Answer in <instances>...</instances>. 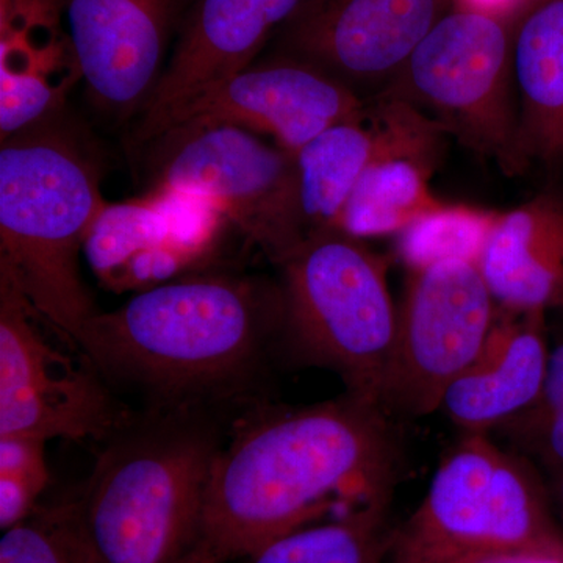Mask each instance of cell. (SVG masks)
Masks as SVG:
<instances>
[{
    "label": "cell",
    "instance_id": "obj_26",
    "mask_svg": "<svg viewBox=\"0 0 563 563\" xmlns=\"http://www.w3.org/2000/svg\"><path fill=\"white\" fill-rule=\"evenodd\" d=\"M46 440L0 437V528H13L40 506L49 484Z\"/></svg>",
    "mask_w": 563,
    "mask_h": 563
},
{
    "label": "cell",
    "instance_id": "obj_19",
    "mask_svg": "<svg viewBox=\"0 0 563 563\" xmlns=\"http://www.w3.org/2000/svg\"><path fill=\"white\" fill-rule=\"evenodd\" d=\"M496 303L510 310L563 309V187L550 184L496 213L477 258Z\"/></svg>",
    "mask_w": 563,
    "mask_h": 563
},
{
    "label": "cell",
    "instance_id": "obj_1",
    "mask_svg": "<svg viewBox=\"0 0 563 563\" xmlns=\"http://www.w3.org/2000/svg\"><path fill=\"white\" fill-rule=\"evenodd\" d=\"M233 426L211 468L188 563L240 561L303 526L393 498L399 448L380 404L344 393Z\"/></svg>",
    "mask_w": 563,
    "mask_h": 563
},
{
    "label": "cell",
    "instance_id": "obj_5",
    "mask_svg": "<svg viewBox=\"0 0 563 563\" xmlns=\"http://www.w3.org/2000/svg\"><path fill=\"white\" fill-rule=\"evenodd\" d=\"M279 266L282 331L292 350L339 374L350 395L383 406L398 317L387 258L331 229L307 235Z\"/></svg>",
    "mask_w": 563,
    "mask_h": 563
},
{
    "label": "cell",
    "instance_id": "obj_8",
    "mask_svg": "<svg viewBox=\"0 0 563 563\" xmlns=\"http://www.w3.org/2000/svg\"><path fill=\"white\" fill-rule=\"evenodd\" d=\"M147 190L196 196L280 265L306 239L296 154L235 125L174 129L154 141Z\"/></svg>",
    "mask_w": 563,
    "mask_h": 563
},
{
    "label": "cell",
    "instance_id": "obj_4",
    "mask_svg": "<svg viewBox=\"0 0 563 563\" xmlns=\"http://www.w3.org/2000/svg\"><path fill=\"white\" fill-rule=\"evenodd\" d=\"M95 146L65 111L0 147V269L43 321L76 346L98 313L79 261L107 206Z\"/></svg>",
    "mask_w": 563,
    "mask_h": 563
},
{
    "label": "cell",
    "instance_id": "obj_27",
    "mask_svg": "<svg viewBox=\"0 0 563 563\" xmlns=\"http://www.w3.org/2000/svg\"><path fill=\"white\" fill-rule=\"evenodd\" d=\"M385 563H563V554L531 550H435L391 543Z\"/></svg>",
    "mask_w": 563,
    "mask_h": 563
},
{
    "label": "cell",
    "instance_id": "obj_13",
    "mask_svg": "<svg viewBox=\"0 0 563 563\" xmlns=\"http://www.w3.org/2000/svg\"><path fill=\"white\" fill-rule=\"evenodd\" d=\"M228 229H233L228 218L203 199L147 190L129 201L107 202L85 254L111 290L143 291L207 262Z\"/></svg>",
    "mask_w": 563,
    "mask_h": 563
},
{
    "label": "cell",
    "instance_id": "obj_14",
    "mask_svg": "<svg viewBox=\"0 0 563 563\" xmlns=\"http://www.w3.org/2000/svg\"><path fill=\"white\" fill-rule=\"evenodd\" d=\"M187 0H60L91 106L125 122L146 109Z\"/></svg>",
    "mask_w": 563,
    "mask_h": 563
},
{
    "label": "cell",
    "instance_id": "obj_21",
    "mask_svg": "<svg viewBox=\"0 0 563 563\" xmlns=\"http://www.w3.org/2000/svg\"><path fill=\"white\" fill-rule=\"evenodd\" d=\"M390 125L385 98L314 136L296 152L306 233L331 231L355 184L383 150Z\"/></svg>",
    "mask_w": 563,
    "mask_h": 563
},
{
    "label": "cell",
    "instance_id": "obj_18",
    "mask_svg": "<svg viewBox=\"0 0 563 563\" xmlns=\"http://www.w3.org/2000/svg\"><path fill=\"white\" fill-rule=\"evenodd\" d=\"M60 0H0V136L2 141L65 111L81 79Z\"/></svg>",
    "mask_w": 563,
    "mask_h": 563
},
{
    "label": "cell",
    "instance_id": "obj_6",
    "mask_svg": "<svg viewBox=\"0 0 563 563\" xmlns=\"http://www.w3.org/2000/svg\"><path fill=\"white\" fill-rule=\"evenodd\" d=\"M515 16L453 7L379 95L431 114L462 147L496 163L507 177L525 176L518 157Z\"/></svg>",
    "mask_w": 563,
    "mask_h": 563
},
{
    "label": "cell",
    "instance_id": "obj_16",
    "mask_svg": "<svg viewBox=\"0 0 563 563\" xmlns=\"http://www.w3.org/2000/svg\"><path fill=\"white\" fill-rule=\"evenodd\" d=\"M385 99L390 109L387 140L355 184L335 224V231L361 240L395 239L448 206L432 191L431 179L453 136L412 103Z\"/></svg>",
    "mask_w": 563,
    "mask_h": 563
},
{
    "label": "cell",
    "instance_id": "obj_3",
    "mask_svg": "<svg viewBox=\"0 0 563 563\" xmlns=\"http://www.w3.org/2000/svg\"><path fill=\"white\" fill-rule=\"evenodd\" d=\"M210 409H150L110 437L68 499L96 563H188L225 440Z\"/></svg>",
    "mask_w": 563,
    "mask_h": 563
},
{
    "label": "cell",
    "instance_id": "obj_22",
    "mask_svg": "<svg viewBox=\"0 0 563 563\" xmlns=\"http://www.w3.org/2000/svg\"><path fill=\"white\" fill-rule=\"evenodd\" d=\"M391 498L377 499L263 544L247 563H385L395 526Z\"/></svg>",
    "mask_w": 563,
    "mask_h": 563
},
{
    "label": "cell",
    "instance_id": "obj_23",
    "mask_svg": "<svg viewBox=\"0 0 563 563\" xmlns=\"http://www.w3.org/2000/svg\"><path fill=\"white\" fill-rule=\"evenodd\" d=\"M498 210L448 202L395 236V252L406 269L448 258L477 262Z\"/></svg>",
    "mask_w": 563,
    "mask_h": 563
},
{
    "label": "cell",
    "instance_id": "obj_25",
    "mask_svg": "<svg viewBox=\"0 0 563 563\" xmlns=\"http://www.w3.org/2000/svg\"><path fill=\"white\" fill-rule=\"evenodd\" d=\"M0 563H96L68 499L40 506L3 531Z\"/></svg>",
    "mask_w": 563,
    "mask_h": 563
},
{
    "label": "cell",
    "instance_id": "obj_11",
    "mask_svg": "<svg viewBox=\"0 0 563 563\" xmlns=\"http://www.w3.org/2000/svg\"><path fill=\"white\" fill-rule=\"evenodd\" d=\"M454 0H303L277 55L317 66L366 101L387 90Z\"/></svg>",
    "mask_w": 563,
    "mask_h": 563
},
{
    "label": "cell",
    "instance_id": "obj_2",
    "mask_svg": "<svg viewBox=\"0 0 563 563\" xmlns=\"http://www.w3.org/2000/svg\"><path fill=\"white\" fill-rule=\"evenodd\" d=\"M277 329L280 290L251 277L201 274L92 314L76 346L106 383L143 391L150 409L217 410L254 383Z\"/></svg>",
    "mask_w": 563,
    "mask_h": 563
},
{
    "label": "cell",
    "instance_id": "obj_15",
    "mask_svg": "<svg viewBox=\"0 0 563 563\" xmlns=\"http://www.w3.org/2000/svg\"><path fill=\"white\" fill-rule=\"evenodd\" d=\"M303 0H196L154 96L140 114L136 144L181 102L254 65L269 36Z\"/></svg>",
    "mask_w": 563,
    "mask_h": 563
},
{
    "label": "cell",
    "instance_id": "obj_17",
    "mask_svg": "<svg viewBox=\"0 0 563 563\" xmlns=\"http://www.w3.org/2000/svg\"><path fill=\"white\" fill-rule=\"evenodd\" d=\"M543 310L498 306L487 342L444 393L439 412L462 433H492L531 406L542 388L551 332Z\"/></svg>",
    "mask_w": 563,
    "mask_h": 563
},
{
    "label": "cell",
    "instance_id": "obj_7",
    "mask_svg": "<svg viewBox=\"0 0 563 563\" xmlns=\"http://www.w3.org/2000/svg\"><path fill=\"white\" fill-rule=\"evenodd\" d=\"M391 543L435 550H531L563 554V532L543 473L490 433H462L428 493Z\"/></svg>",
    "mask_w": 563,
    "mask_h": 563
},
{
    "label": "cell",
    "instance_id": "obj_10",
    "mask_svg": "<svg viewBox=\"0 0 563 563\" xmlns=\"http://www.w3.org/2000/svg\"><path fill=\"white\" fill-rule=\"evenodd\" d=\"M43 320L0 269V437L103 442L131 417L90 365H77L44 335Z\"/></svg>",
    "mask_w": 563,
    "mask_h": 563
},
{
    "label": "cell",
    "instance_id": "obj_28",
    "mask_svg": "<svg viewBox=\"0 0 563 563\" xmlns=\"http://www.w3.org/2000/svg\"><path fill=\"white\" fill-rule=\"evenodd\" d=\"M548 492H550L551 506H553L555 520L563 532V470L547 474Z\"/></svg>",
    "mask_w": 563,
    "mask_h": 563
},
{
    "label": "cell",
    "instance_id": "obj_12",
    "mask_svg": "<svg viewBox=\"0 0 563 563\" xmlns=\"http://www.w3.org/2000/svg\"><path fill=\"white\" fill-rule=\"evenodd\" d=\"M368 102L317 66L276 54L181 102L140 146L174 129L225 124L269 136L296 154L314 136L361 113Z\"/></svg>",
    "mask_w": 563,
    "mask_h": 563
},
{
    "label": "cell",
    "instance_id": "obj_20",
    "mask_svg": "<svg viewBox=\"0 0 563 563\" xmlns=\"http://www.w3.org/2000/svg\"><path fill=\"white\" fill-rule=\"evenodd\" d=\"M518 157L563 181V0H526L514 22Z\"/></svg>",
    "mask_w": 563,
    "mask_h": 563
},
{
    "label": "cell",
    "instance_id": "obj_9",
    "mask_svg": "<svg viewBox=\"0 0 563 563\" xmlns=\"http://www.w3.org/2000/svg\"><path fill=\"white\" fill-rule=\"evenodd\" d=\"M496 312L477 262L448 258L407 269L380 401L385 412H439L444 393L483 350Z\"/></svg>",
    "mask_w": 563,
    "mask_h": 563
},
{
    "label": "cell",
    "instance_id": "obj_24",
    "mask_svg": "<svg viewBox=\"0 0 563 563\" xmlns=\"http://www.w3.org/2000/svg\"><path fill=\"white\" fill-rule=\"evenodd\" d=\"M496 431L543 476L563 470V329L551 335L550 358L539 395L523 412Z\"/></svg>",
    "mask_w": 563,
    "mask_h": 563
}]
</instances>
